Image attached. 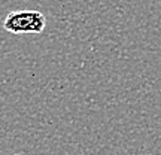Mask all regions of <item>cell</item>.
Listing matches in <instances>:
<instances>
[{"label": "cell", "mask_w": 161, "mask_h": 155, "mask_svg": "<svg viewBox=\"0 0 161 155\" xmlns=\"http://www.w3.org/2000/svg\"><path fill=\"white\" fill-rule=\"evenodd\" d=\"M2 25L12 35H40L46 25V18L39 11H12Z\"/></svg>", "instance_id": "1"}, {"label": "cell", "mask_w": 161, "mask_h": 155, "mask_svg": "<svg viewBox=\"0 0 161 155\" xmlns=\"http://www.w3.org/2000/svg\"><path fill=\"white\" fill-rule=\"evenodd\" d=\"M15 155H19V154H15Z\"/></svg>", "instance_id": "2"}]
</instances>
